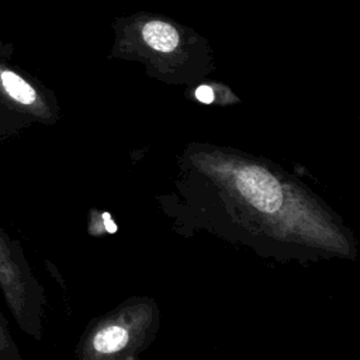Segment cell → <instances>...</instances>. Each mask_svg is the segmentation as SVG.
Listing matches in <instances>:
<instances>
[{"instance_id": "obj_1", "label": "cell", "mask_w": 360, "mask_h": 360, "mask_svg": "<svg viewBox=\"0 0 360 360\" xmlns=\"http://www.w3.org/2000/svg\"><path fill=\"white\" fill-rule=\"evenodd\" d=\"M204 172L215 174L217 180L226 186L228 193L238 197V202L242 208H246L252 215H257L263 222L280 225L292 229L295 222L292 218V208L305 210L314 208L308 201L294 202V188L285 184L280 176L273 173L267 166L260 163L239 159L233 156H207L204 160ZM304 229L314 242L328 250V248L308 229L295 222Z\"/></svg>"}, {"instance_id": "obj_2", "label": "cell", "mask_w": 360, "mask_h": 360, "mask_svg": "<svg viewBox=\"0 0 360 360\" xmlns=\"http://www.w3.org/2000/svg\"><path fill=\"white\" fill-rule=\"evenodd\" d=\"M0 291L20 330L34 339H41L44 288L32 273L21 243L1 226Z\"/></svg>"}, {"instance_id": "obj_3", "label": "cell", "mask_w": 360, "mask_h": 360, "mask_svg": "<svg viewBox=\"0 0 360 360\" xmlns=\"http://www.w3.org/2000/svg\"><path fill=\"white\" fill-rule=\"evenodd\" d=\"M155 309L146 302L127 305L94 323L83 338L77 360H120L145 343Z\"/></svg>"}, {"instance_id": "obj_4", "label": "cell", "mask_w": 360, "mask_h": 360, "mask_svg": "<svg viewBox=\"0 0 360 360\" xmlns=\"http://www.w3.org/2000/svg\"><path fill=\"white\" fill-rule=\"evenodd\" d=\"M135 45L138 58L156 68H180L191 56V35L179 25L158 17H148L136 24Z\"/></svg>"}, {"instance_id": "obj_5", "label": "cell", "mask_w": 360, "mask_h": 360, "mask_svg": "<svg viewBox=\"0 0 360 360\" xmlns=\"http://www.w3.org/2000/svg\"><path fill=\"white\" fill-rule=\"evenodd\" d=\"M1 82H3L6 91L15 101H18L24 105H32L37 101L35 90L27 82H24L18 75H15L13 72H3Z\"/></svg>"}, {"instance_id": "obj_6", "label": "cell", "mask_w": 360, "mask_h": 360, "mask_svg": "<svg viewBox=\"0 0 360 360\" xmlns=\"http://www.w3.org/2000/svg\"><path fill=\"white\" fill-rule=\"evenodd\" d=\"M0 360H22L21 352L11 335L8 321L0 309Z\"/></svg>"}]
</instances>
